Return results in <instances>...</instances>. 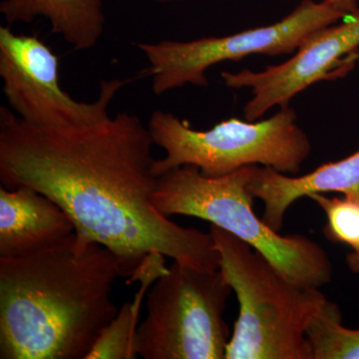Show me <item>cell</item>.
<instances>
[{"label":"cell","mask_w":359,"mask_h":359,"mask_svg":"<svg viewBox=\"0 0 359 359\" xmlns=\"http://www.w3.org/2000/svg\"><path fill=\"white\" fill-rule=\"evenodd\" d=\"M154 144L148 126L128 112L80 128H47L0 107L2 186H28L50 198L74 224L78 244L114 252L127 280L153 252L216 271L210 233L179 226L153 205L160 178Z\"/></svg>","instance_id":"6da1fadb"},{"label":"cell","mask_w":359,"mask_h":359,"mask_svg":"<svg viewBox=\"0 0 359 359\" xmlns=\"http://www.w3.org/2000/svg\"><path fill=\"white\" fill-rule=\"evenodd\" d=\"M119 259L96 243L65 242L0 257V358L86 359L119 308Z\"/></svg>","instance_id":"7a4b0ae2"},{"label":"cell","mask_w":359,"mask_h":359,"mask_svg":"<svg viewBox=\"0 0 359 359\" xmlns=\"http://www.w3.org/2000/svg\"><path fill=\"white\" fill-rule=\"evenodd\" d=\"M219 269L240 304L226 359H313L309 325L330 304L297 285L249 244L211 224Z\"/></svg>","instance_id":"3957f363"},{"label":"cell","mask_w":359,"mask_h":359,"mask_svg":"<svg viewBox=\"0 0 359 359\" xmlns=\"http://www.w3.org/2000/svg\"><path fill=\"white\" fill-rule=\"evenodd\" d=\"M252 166L219 178L205 177L186 165L163 175L152 196L165 216L194 217L210 222L244 241L292 282L320 287L332 278V264L318 243L304 235L282 236L259 218L248 189Z\"/></svg>","instance_id":"277c9868"},{"label":"cell","mask_w":359,"mask_h":359,"mask_svg":"<svg viewBox=\"0 0 359 359\" xmlns=\"http://www.w3.org/2000/svg\"><path fill=\"white\" fill-rule=\"evenodd\" d=\"M297 119V112L285 106L263 121L231 118L200 131L172 113L156 110L148 128L166 156L156 160L154 173L161 177L191 165L205 177L219 178L257 165L297 175L311 152V140Z\"/></svg>","instance_id":"5b68a950"},{"label":"cell","mask_w":359,"mask_h":359,"mask_svg":"<svg viewBox=\"0 0 359 359\" xmlns=\"http://www.w3.org/2000/svg\"><path fill=\"white\" fill-rule=\"evenodd\" d=\"M231 285L219 269L174 262L146 295L147 316L135 348L145 359H226L230 330L224 321Z\"/></svg>","instance_id":"8992f818"},{"label":"cell","mask_w":359,"mask_h":359,"mask_svg":"<svg viewBox=\"0 0 359 359\" xmlns=\"http://www.w3.org/2000/svg\"><path fill=\"white\" fill-rule=\"evenodd\" d=\"M348 15L330 0H302L289 15L273 25L221 37L191 41L140 42L137 47L150 63L153 92L162 95L187 84L208 86V69L223 61H238L252 54H294L313 33Z\"/></svg>","instance_id":"52a82bcc"},{"label":"cell","mask_w":359,"mask_h":359,"mask_svg":"<svg viewBox=\"0 0 359 359\" xmlns=\"http://www.w3.org/2000/svg\"><path fill=\"white\" fill-rule=\"evenodd\" d=\"M148 76L101 81L93 102H79L61 88L59 58L36 35H18L0 27V77L11 109L29 124L47 128H80L110 118V104L130 82Z\"/></svg>","instance_id":"ba28073f"},{"label":"cell","mask_w":359,"mask_h":359,"mask_svg":"<svg viewBox=\"0 0 359 359\" xmlns=\"http://www.w3.org/2000/svg\"><path fill=\"white\" fill-rule=\"evenodd\" d=\"M359 47V8L340 25H328L302 42L289 60L256 72L250 69L221 73L231 89H250L252 98L244 108L245 119L257 121L276 106L290 101L311 85L325 79L340 58Z\"/></svg>","instance_id":"9c48e42d"},{"label":"cell","mask_w":359,"mask_h":359,"mask_svg":"<svg viewBox=\"0 0 359 359\" xmlns=\"http://www.w3.org/2000/svg\"><path fill=\"white\" fill-rule=\"evenodd\" d=\"M74 233L70 217L43 194L23 185L0 189V257L41 252Z\"/></svg>","instance_id":"30bf717a"},{"label":"cell","mask_w":359,"mask_h":359,"mask_svg":"<svg viewBox=\"0 0 359 359\" xmlns=\"http://www.w3.org/2000/svg\"><path fill=\"white\" fill-rule=\"evenodd\" d=\"M248 189L252 197L264 203V223L280 231L287 210L301 198L335 192L359 202V150L299 177L280 173L273 168L252 166Z\"/></svg>","instance_id":"8fae6325"},{"label":"cell","mask_w":359,"mask_h":359,"mask_svg":"<svg viewBox=\"0 0 359 359\" xmlns=\"http://www.w3.org/2000/svg\"><path fill=\"white\" fill-rule=\"evenodd\" d=\"M0 13L8 25L48 20L51 32L76 50L98 43L105 27L103 0H2Z\"/></svg>","instance_id":"7c38bea8"},{"label":"cell","mask_w":359,"mask_h":359,"mask_svg":"<svg viewBox=\"0 0 359 359\" xmlns=\"http://www.w3.org/2000/svg\"><path fill=\"white\" fill-rule=\"evenodd\" d=\"M164 255L153 252L142 262L127 285L140 282V287L133 302H126L119 309L112 321L97 339L86 359H135L138 354L135 348L137 330L144 299L151 285L167 273Z\"/></svg>","instance_id":"4fadbf2b"},{"label":"cell","mask_w":359,"mask_h":359,"mask_svg":"<svg viewBox=\"0 0 359 359\" xmlns=\"http://www.w3.org/2000/svg\"><path fill=\"white\" fill-rule=\"evenodd\" d=\"M313 359H359V330L342 325L339 306L330 302L309 325Z\"/></svg>","instance_id":"5bb4252c"},{"label":"cell","mask_w":359,"mask_h":359,"mask_svg":"<svg viewBox=\"0 0 359 359\" xmlns=\"http://www.w3.org/2000/svg\"><path fill=\"white\" fill-rule=\"evenodd\" d=\"M327 215V224L323 228L325 237L332 242L348 245L359 257V202L344 197L330 198L323 194L309 196Z\"/></svg>","instance_id":"9a60e30c"},{"label":"cell","mask_w":359,"mask_h":359,"mask_svg":"<svg viewBox=\"0 0 359 359\" xmlns=\"http://www.w3.org/2000/svg\"><path fill=\"white\" fill-rule=\"evenodd\" d=\"M330 1L347 14L353 13L358 9V0H330Z\"/></svg>","instance_id":"2e32d148"},{"label":"cell","mask_w":359,"mask_h":359,"mask_svg":"<svg viewBox=\"0 0 359 359\" xmlns=\"http://www.w3.org/2000/svg\"><path fill=\"white\" fill-rule=\"evenodd\" d=\"M346 263L348 268L353 271V273H359V257L356 256L353 252H351L346 257Z\"/></svg>","instance_id":"e0dca14e"},{"label":"cell","mask_w":359,"mask_h":359,"mask_svg":"<svg viewBox=\"0 0 359 359\" xmlns=\"http://www.w3.org/2000/svg\"><path fill=\"white\" fill-rule=\"evenodd\" d=\"M158 2H171V1H182V0H155Z\"/></svg>","instance_id":"ac0fdd59"}]
</instances>
